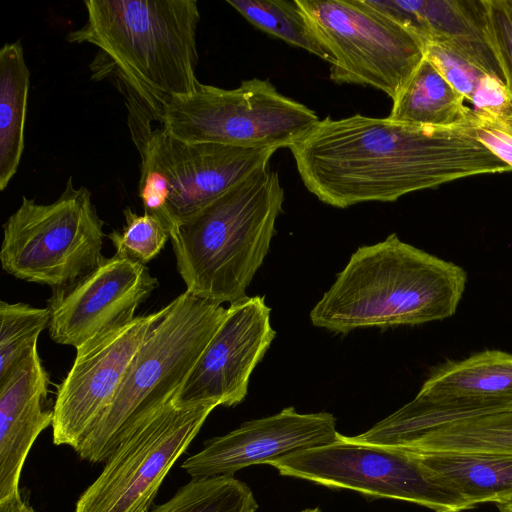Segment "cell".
<instances>
[{"mask_svg":"<svg viewBox=\"0 0 512 512\" xmlns=\"http://www.w3.org/2000/svg\"><path fill=\"white\" fill-rule=\"evenodd\" d=\"M289 150L321 202H393L460 178L512 171L462 127L433 128L355 114L326 117Z\"/></svg>","mask_w":512,"mask_h":512,"instance_id":"1","label":"cell"},{"mask_svg":"<svg viewBox=\"0 0 512 512\" xmlns=\"http://www.w3.org/2000/svg\"><path fill=\"white\" fill-rule=\"evenodd\" d=\"M87 20L67 34L96 46L89 69L111 79L126 100L128 121L161 124L165 103L194 92L200 11L196 0H86Z\"/></svg>","mask_w":512,"mask_h":512,"instance_id":"2","label":"cell"},{"mask_svg":"<svg viewBox=\"0 0 512 512\" xmlns=\"http://www.w3.org/2000/svg\"><path fill=\"white\" fill-rule=\"evenodd\" d=\"M466 271L400 240L359 247L310 312L312 324L335 333L420 325L455 314Z\"/></svg>","mask_w":512,"mask_h":512,"instance_id":"3","label":"cell"},{"mask_svg":"<svg viewBox=\"0 0 512 512\" xmlns=\"http://www.w3.org/2000/svg\"><path fill=\"white\" fill-rule=\"evenodd\" d=\"M284 189L269 167L235 184L170 234L186 291L218 304L245 291L268 254Z\"/></svg>","mask_w":512,"mask_h":512,"instance_id":"4","label":"cell"},{"mask_svg":"<svg viewBox=\"0 0 512 512\" xmlns=\"http://www.w3.org/2000/svg\"><path fill=\"white\" fill-rule=\"evenodd\" d=\"M226 312L187 291L164 306L113 400L76 448L78 456L106 462L127 435L173 400Z\"/></svg>","mask_w":512,"mask_h":512,"instance_id":"5","label":"cell"},{"mask_svg":"<svg viewBox=\"0 0 512 512\" xmlns=\"http://www.w3.org/2000/svg\"><path fill=\"white\" fill-rule=\"evenodd\" d=\"M104 221L91 192L67 179L60 196L49 204L22 197L3 224L2 269L24 281L68 289L91 273L103 258Z\"/></svg>","mask_w":512,"mask_h":512,"instance_id":"6","label":"cell"},{"mask_svg":"<svg viewBox=\"0 0 512 512\" xmlns=\"http://www.w3.org/2000/svg\"><path fill=\"white\" fill-rule=\"evenodd\" d=\"M315 111L269 81L244 80L224 89L200 83L164 105L161 128L186 143L241 148H290L319 121Z\"/></svg>","mask_w":512,"mask_h":512,"instance_id":"7","label":"cell"},{"mask_svg":"<svg viewBox=\"0 0 512 512\" xmlns=\"http://www.w3.org/2000/svg\"><path fill=\"white\" fill-rule=\"evenodd\" d=\"M144 213L171 232L229 188L269 167L275 149L182 142L163 128L133 140Z\"/></svg>","mask_w":512,"mask_h":512,"instance_id":"8","label":"cell"},{"mask_svg":"<svg viewBox=\"0 0 512 512\" xmlns=\"http://www.w3.org/2000/svg\"><path fill=\"white\" fill-rule=\"evenodd\" d=\"M331 58L330 80L370 86L392 101L425 58V43L366 0H297Z\"/></svg>","mask_w":512,"mask_h":512,"instance_id":"9","label":"cell"},{"mask_svg":"<svg viewBox=\"0 0 512 512\" xmlns=\"http://www.w3.org/2000/svg\"><path fill=\"white\" fill-rule=\"evenodd\" d=\"M268 465L283 476L371 498L403 500L434 512L473 508L445 485L419 454L358 442L340 433L331 443L289 453Z\"/></svg>","mask_w":512,"mask_h":512,"instance_id":"10","label":"cell"},{"mask_svg":"<svg viewBox=\"0 0 512 512\" xmlns=\"http://www.w3.org/2000/svg\"><path fill=\"white\" fill-rule=\"evenodd\" d=\"M219 405L171 400L123 439L75 512H148L171 467Z\"/></svg>","mask_w":512,"mask_h":512,"instance_id":"11","label":"cell"},{"mask_svg":"<svg viewBox=\"0 0 512 512\" xmlns=\"http://www.w3.org/2000/svg\"><path fill=\"white\" fill-rule=\"evenodd\" d=\"M512 408V354L485 350L433 370L413 400L352 436L358 442L395 447L431 428Z\"/></svg>","mask_w":512,"mask_h":512,"instance_id":"12","label":"cell"},{"mask_svg":"<svg viewBox=\"0 0 512 512\" xmlns=\"http://www.w3.org/2000/svg\"><path fill=\"white\" fill-rule=\"evenodd\" d=\"M159 311L136 316L76 349L71 369L58 386L53 443L74 450L116 395L137 351L161 318Z\"/></svg>","mask_w":512,"mask_h":512,"instance_id":"13","label":"cell"},{"mask_svg":"<svg viewBox=\"0 0 512 512\" xmlns=\"http://www.w3.org/2000/svg\"><path fill=\"white\" fill-rule=\"evenodd\" d=\"M159 286L146 265L114 255L47 301L51 339L75 349L130 323L137 308Z\"/></svg>","mask_w":512,"mask_h":512,"instance_id":"14","label":"cell"},{"mask_svg":"<svg viewBox=\"0 0 512 512\" xmlns=\"http://www.w3.org/2000/svg\"><path fill=\"white\" fill-rule=\"evenodd\" d=\"M264 296H245L226 316L174 396L188 404L215 400L233 407L246 397L250 376L276 336Z\"/></svg>","mask_w":512,"mask_h":512,"instance_id":"15","label":"cell"},{"mask_svg":"<svg viewBox=\"0 0 512 512\" xmlns=\"http://www.w3.org/2000/svg\"><path fill=\"white\" fill-rule=\"evenodd\" d=\"M338 433L333 414L299 413L287 407L206 441L204 448L181 467L192 479L233 476L245 467L268 464L289 453L331 443Z\"/></svg>","mask_w":512,"mask_h":512,"instance_id":"16","label":"cell"},{"mask_svg":"<svg viewBox=\"0 0 512 512\" xmlns=\"http://www.w3.org/2000/svg\"><path fill=\"white\" fill-rule=\"evenodd\" d=\"M49 375L37 346L0 379V500L18 493L27 455L39 434L52 425Z\"/></svg>","mask_w":512,"mask_h":512,"instance_id":"17","label":"cell"},{"mask_svg":"<svg viewBox=\"0 0 512 512\" xmlns=\"http://www.w3.org/2000/svg\"><path fill=\"white\" fill-rule=\"evenodd\" d=\"M425 45L434 43L459 54L504 83L489 43L484 0H366Z\"/></svg>","mask_w":512,"mask_h":512,"instance_id":"18","label":"cell"},{"mask_svg":"<svg viewBox=\"0 0 512 512\" xmlns=\"http://www.w3.org/2000/svg\"><path fill=\"white\" fill-rule=\"evenodd\" d=\"M419 455L445 485L473 508L481 503L496 504L512 497V455L481 452Z\"/></svg>","mask_w":512,"mask_h":512,"instance_id":"19","label":"cell"},{"mask_svg":"<svg viewBox=\"0 0 512 512\" xmlns=\"http://www.w3.org/2000/svg\"><path fill=\"white\" fill-rule=\"evenodd\" d=\"M30 70L20 40L0 49V190L17 173L25 148Z\"/></svg>","mask_w":512,"mask_h":512,"instance_id":"20","label":"cell"},{"mask_svg":"<svg viewBox=\"0 0 512 512\" xmlns=\"http://www.w3.org/2000/svg\"><path fill=\"white\" fill-rule=\"evenodd\" d=\"M456 91L424 58L410 80L392 101L391 120L433 128L461 127L470 108Z\"/></svg>","mask_w":512,"mask_h":512,"instance_id":"21","label":"cell"},{"mask_svg":"<svg viewBox=\"0 0 512 512\" xmlns=\"http://www.w3.org/2000/svg\"><path fill=\"white\" fill-rule=\"evenodd\" d=\"M391 448L417 454L481 452L512 455V408L452 421Z\"/></svg>","mask_w":512,"mask_h":512,"instance_id":"22","label":"cell"},{"mask_svg":"<svg viewBox=\"0 0 512 512\" xmlns=\"http://www.w3.org/2000/svg\"><path fill=\"white\" fill-rule=\"evenodd\" d=\"M226 2L258 29L331 62L330 56L308 25L297 0H227Z\"/></svg>","mask_w":512,"mask_h":512,"instance_id":"23","label":"cell"},{"mask_svg":"<svg viewBox=\"0 0 512 512\" xmlns=\"http://www.w3.org/2000/svg\"><path fill=\"white\" fill-rule=\"evenodd\" d=\"M249 486L233 476L192 479L167 502L148 512H255Z\"/></svg>","mask_w":512,"mask_h":512,"instance_id":"24","label":"cell"},{"mask_svg":"<svg viewBox=\"0 0 512 512\" xmlns=\"http://www.w3.org/2000/svg\"><path fill=\"white\" fill-rule=\"evenodd\" d=\"M49 321L47 307L0 301V379L37 346L38 337L48 328Z\"/></svg>","mask_w":512,"mask_h":512,"instance_id":"25","label":"cell"},{"mask_svg":"<svg viewBox=\"0 0 512 512\" xmlns=\"http://www.w3.org/2000/svg\"><path fill=\"white\" fill-rule=\"evenodd\" d=\"M123 214L125 225L122 230L108 234L115 254L146 265L161 252L170 233L160 220L147 213L139 215L127 207Z\"/></svg>","mask_w":512,"mask_h":512,"instance_id":"26","label":"cell"},{"mask_svg":"<svg viewBox=\"0 0 512 512\" xmlns=\"http://www.w3.org/2000/svg\"><path fill=\"white\" fill-rule=\"evenodd\" d=\"M489 43L512 98V6L508 0H484Z\"/></svg>","mask_w":512,"mask_h":512,"instance_id":"27","label":"cell"},{"mask_svg":"<svg viewBox=\"0 0 512 512\" xmlns=\"http://www.w3.org/2000/svg\"><path fill=\"white\" fill-rule=\"evenodd\" d=\"M425 58L470 102L481 79L487 75L459 54L438 44L425 45Z\"/></svg>","mask_w":512,"mask_h":512,"instance_id":"28","label":"cell"},{"mask_svg":"<svg viewBox=\"0 0 512 512\" xmlns=\"http://www.w3.org/2000/svg\"><path fill=\"white\" fill-rule=\"evenodd\" d=\"M461 127L512 167V132L505 125L470 109Z\"/></svg>","mask_w":512,"mask_h":512,"instance_id":"29","label":"cell"},{"mask_svg":"<svg viewBox=\"0 0 512 512\" xmlns=\"http://www.w3.org/2000/svg\"><path fill=\"white\" fill-rule=\"evenodd\" d=\"M471 102L477 113L498 122L512 117V98L504 83L492 76L481 79Z\"/></svg>","mask_w":512,"mask_h":512,"instance_id":"30","label":"cell"},{"mask_svg":"<svg viewBox=\"0 0 512 512\" xmlns=\"http://www.w3.org/2000/svg\"><path fill=\"white\" fill-rule=\"evenodd\" d=\"M0 512H34L20 496L19 492L0 500Z\"/></svg>","mask_w":512,"mask_h":512,"instance_id":"31","label":"cell"},{"mask_svg":"<svg viewBox=\"0 0 512 512\" xmlns=\"http://www.w3.org/2000/svg\"><path fill=\"white\" fill-rule=\"evenodd\" d=\"M499 512H512V497L495 504Z\"/></svg>","mask_w":512,"mask_h":512,"instance_id":"32","label":"cell"},{"mask_svg":"<svg viewBox=\"0 0 512 512\" xmlns=\"http://www.w3.org/2000/svg\"><path fill=\"white\" fill-rule=\"evenodd\" d=\"M502 123L503 125H505L511 132H512V117H510L508 120H506L505 122H500Z\"/></svg>","mask_w":512,"mask_h":512,"instance_id":"33","label":"cell"},{"mask_svg":"<svg viewBox=\"0 0 512 512\" xmlns=\"http://www.w3.org/2000/svg\"><path fill=\"white\" fill-rule=\"evenodd\" d=\"M301 512H322V511L320 510L319 507H316V508H312V509L307 508V509H305V510H303Z\"/></svg>","mask_w":512,"mask_h":512,"instance_id":"34","label":"cell"},{"mask_svg":"<svg viewBox=\"0 0 512 512\" xmlns=\"http://www.w3.org/2000/svg\"><path fill=\"white\" fill-rule=\"evenodd\" d=\"M508 3L512 6V0H508Z\"/></svg>","mask_w":512,"mask_h":512,"instance_id":"35","label":"cell"}]
</instances>
